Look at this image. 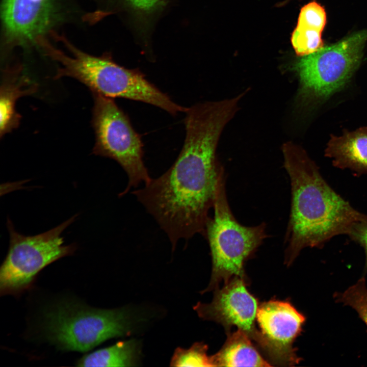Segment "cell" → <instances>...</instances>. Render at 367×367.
Here are the masks:
<instances>
[{"instance_id": "obj_1", "label": "cell", "mask_w": 367, "mask_h": 367, "mask_svg": "<svg viewBox=\"0 0 367 367\" xmlns=\"http://www.w3.org/2000/svg\"><path fill=\"white\" fill-rule=\"evenodd\" d=\"M185 113V139L175 162L163 174L132 192L166 233L172 250L179 240L204 234L224 171L217 148L231 119L226 109L209 102L196 103Z\"/></svg>"}, {"instance_id": "obj_2", "label": "cell", "mask_w": 367, "mask_h": 367, "mask_svg": "<svg viewBox=\"0 0 367 367\" xmlns=\"http://www.w3.org/2000/svg\"><path fill=\"white\" fill-rule=\"evenodd\" d=\"M281 149L291 186L284 239V263L290 266L304 248H321L332 238L347 235L353 225L367 215L333 189L302 148L287 142Z\"/></svg>"}, {"instance_id": "obj_3", "label": "cell", "mask_w": 367, "mask_h": 367, "mask_svg": "<svg viewBox=\"0 0 367 367\" xmlns=\"http://www.w3.org/2000/svg\"><path fill=\"white\" fill-rule=\"evenodd\" d=\"M62 41L70 50L71 56L54 47L45 38L39 42L45 55L61 65L55 78L72 77L86 85L93 94L143 102L172 115L187 110V108L175 103L148 81L139 69L121 66L110 54L92 56L76 48L65 38Z\"/></svg>"}, {"instance_id": "obj_4", "label": "cell", "mask_w": 367, "mask_h": 367, "mask_svg": "<svg viewBox=\"0 0 367 367\" xmlns=\"http://www.w3.org/2000/svg\"><path fill=\"white\" fill-rule=\"evenodd\" d=\"M225 181L224 171L217 185L214 216L208 219L203 234L211 250L212 272L209 283L202 293L216 290L220 282L225 283L234 277L247 278L245 262L268 237L265 222L246 226L235 218L227 200Z\"/></svg>"}, {"instance_id": "obj_5", "label": "cell", "mask_w": 367, "mask_h": 367, "mask_svg": "<svg viewBox=\"0 0 367 367\" xmlns=\"http://www.w3.org/2000/svg\"><path fill=\"white\" fill-rule=\"evenodd\" d=\"M133 327L130 313L123 308L97 309L62 302L44 313L47 338L65 351H88L109 339L130 335Z\"/></svg>"}, {"instance_id": "obj_6", "label": "cell", "mask_w": 367, "mask_h": 367, "mask_svg": "<svg viewBox=\"0 0 367 367\" xmlns=\"http://www.w3.org/2000/svg\"><path fill=\"white\" fill-rule=\"evenodd\" d=\"M76 217L75 215L49 230L32 236L18 233L8 219L10 245L0 268L1 295L16 296L30 289L43 268L74 253L76 245H64L61 234Z\"/></svg>"}, {"instance_id": "obj_7", "label": "cell", "mask_w": 367, "mask_h": 367, "mask_svg": "<svg viewBox=\"0 0 367 367\" xmlns=\"http://www.w3.org/2000/svg\"><path fill=\"white\" fill-rule=\"evenodd\" d=\"M94 106L92 124L95 142L93 153L116 161L124 169L128 181L122 196L132 187L150 181L143 161V143L128 116L113 98L93 94Z\"/></svg>"}, {"instance_id": "obj_8", "label": "cell", "mask_w": 367, "mask_h": 367, "mask_svg": "<svg viewBox=\"0 0 367 367\" xmlns=\"http://www.w3.org/2000/svg\"><path fill=\"white\" fill-rule=\"evenodd\" d=\"M366 42L367 29L300 57L293 69L299 77L301 98L322 99L340 89L360 65Z\"/></svg>"}, {"instance_id": "obj_9", "label": "cell", "mask_w": 367, "mask_h": 367, "mask_svg": "<svg viewBox=\"0 0 367 367\" xmlns=\"http://www.w3.org/2000/svg\"><path fill=\"white\" fill-rule=\"evenodd\" d=\"M247 281L246 278H232L223 287L215 290L211 303L198 302L194 309L200 318L221 324L227 333L232 326H237L259 350L263 339L255 325L258 302L248 291Z\"/></svg>"}, {"instance_id": "obj_10", "label": "cell", "mask_w": 367, "mask_h": 367, "mask_svg": "<svg viewBox=\"0 0 367 367\" xmlns=\"http://www.w3.org/2000/svg\"><path fill=\"white\" fill-rule=\"evenodd\" d=\"M263 345L260 351L272 365L293 366L300 360L293 343L302 331L305 317L289 302L271 300L257 312Z\"/></svg>"}, {"instance_id": "obj_11", "label": "cell", "mask_w": 367, "mask_h": 367, "mask_svg": "<svg viewBox=\"0 0 367 367\" xmlns=\"http://www.w3.org/2000/svg\"><path fill=\"white\" fill-rule=\"evenodd\" d=\"M1 18L6 42L21 45L36 42L52 21L51 0H3Z\"/></svg>"}, {"instance_id": "obj_12", "label": "cell", "mask_w": 367, "mask_h": 367, "mask_svg": "<svg viewBox=\"0 0 367 367\" xmlns=\"http://www.w3.org/2000/svg\"><path fill=\"white\" fill-rule=\"evenodd\" d=\"M104 15L118 14L142 51L152 54V37L173 0H104Z\"/></svg>"}, {"instance_id": "obj_13", "label": "cell", "mask_w": 367, "mask_h": 367, "mask_svg": "<svg viewBox=\"0 0 367 367\" xmlns=\"http://www.w3.org/2000/svg\"><path fill=\"white\" fill-rule=\"evenodd\" d=\"M335 167L348 169L355 175L367 174V127L331 136L325 150Z\"/></svg>"}, {"instance_id": "obj_14", "label": "cell", "mask_w": 367, "mask_h": 367, "mask_svg": "<svg viewBox=\"0 0 367 367\" xmlns=\"http://www.w3.org/2000/svg\"><path fill=\"white\" fill-rule=\"evenodd\" d=\"M36 83L22 71L20 67L6 69L0 92V135L2 137L19 124L20 115L16 111V102L24 96L35 93Z\"/></svg>"}, {"instance_id": "obj_15", "label": "cell", "mask_w": 367, "mask_h": 367, "mask_svg": "<svg viewBox=\"0 0 367 367\" xmlns=\"http://www.w3.org/2000/svg\"><path fill=\"white\" fill-rule=\"evenodd\" d=\"M327 21L324 7L315 1L304 5L291 36L296 54L301 57L313 53L324 46L322 35Z\"/></svg>"}, {"instance_id": "obj_16", "label": "cell", "mask_w": 367, "mask_h": 367, "mask_svg": "<svg viewBox=\"0 0 367 367\" xmlns=\"http://www.w3.org/2000/svg\"><path fill=\"white\" fill-rule=\"evenodd\" d=\"M227 335L221 349L211 356L213 366H272L244 332L238 329Z\"/></svg>"}, {"instance_id": "obj_17", "label": "cell", "mask_w": 367, "mask_h": 367, "mask_svg": "<svg viewBox=\"0 0 367 367\" xmlns=\"http://www.w3.org/2000/svg\"><path fill=\"white\" fill-rule=\"evenodd\" d=\"M141 344L132 339L117 342L85 355L77 362L78 366H135L140 363Z\"/></svg>"}, {"instance_id": "obj_18", "label": "cell", "mask_w": 367, "mask_h": 367, "mask_svg": "<svg viewBox=\"0 0 367 367\" xmlns=\"http://www.w3.org/2000/svg\"><path fill=\"white\" fill-rule=\"evenodd\" d=\"M207 346L203 343L194 344L189 349L177 348L170 361L172 366H213Z\"/></svg>"}, {"instance_id": "obj_19", "label": "cell", "mask_w": 367, "mask_h": 367, "mask_svg": "<svg viewBox=\"0 0 367 367\" xmlns=\"http://www.w3.org/2000/svg\"><path fill=\"white\" fill-rule=\"evenodd\" d=\"M335 297L338 302L355 309L367 326V287L364 277Z\"/></svg>"}, {"instance_id": "obj_20", "label": "cell", "mask_w": 367, "mask_h": 367, "mask_svg": "<svg viewBox=\"0 0 367 367\" xmlns=\"http://www.w3.org/2000/svg\"><path fill=\"white\" fill-rule=\"evenodd\" d=\"M347 235L352 241L364 249L365 254L364 270L367 272V217L354 223Z\"/></svg>"}, {"instance_id": "obj_21", "label": "cell", "mask_w": 367, "mask_h": 367, "mask_svg": "<svg viewBox=\"0 0 367 367\" xmlns=\"http://www.w3.org/2000/svg\"><path fill=\"white\" fill-rule=\"evenodd\" d=\"M290 0H285L283 3H282V5L285 4L286 2H289Z\"/></svg>"}]
</instances>
